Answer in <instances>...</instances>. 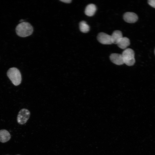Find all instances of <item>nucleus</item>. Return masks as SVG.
Masks as SVG:
<instances>
[{
  "label": "nucleus",
  "instance_id": "nucleus-1",
  "mask_svg": "<svg viewBox=\"0 0 155 155\" xmlns=\"http://www.w3.org/2000/svg\"><path fill=\"white\" fill-rule=\"evenodd\" d=\"M33 30L31 25L26 22H21L17 25L16 28L17 35L23 37L30 35L33 32Z\"/></svg>",
  "mask_w": 155,
  "mask_h": 155
},
{
  "label": "nucleus",
  "instance_id": "nucleus-2",
  "mask_svg": "<svg viewBox=\"0 0 155 155\" xmlns=\"http://www.w3.org/2000/svg\"><path fill=\"white\" fill-rule=\"evenodd\" d=\"M7 75L13 84L17 86L20 84L22 77L19 70L15 67L9 68L7 71Z\"/></svg>",
  "mask_w": 155,
  "mask_h": 155
},
{
  "label": "nucleus",
  "instance_id": "nucleus-3",
  "mask_svg": "<svg viewBox=\"0 0 155 155\" xmlns=\"http://www.w3.org/2000/svg\"><path fill=\"white\" fill-rule=\"evenodd\" d=\"M122 55L124 63L129 66L133 65L135 62V53L133 50L127 48L123 51Z\"/></svg>",
  "mask_w": 155,
  "mask_h": 155
},
{
  "label": "nucleus",
  "instance_id": "nucleus-4",
  "mask_svg": "<svg viewBox=\"0 0 155 155\" xmlns=\"http://www.w3.org/2000/svg\"><path fill=\"white\" fill-rule=\"evenodd\" d=\"M30 116L29 111L26 108H22L19 111L17 117L18 123L20 125H23L28 121Z\"/></svg>",
  "mask_w": 155,
  "mask_h": 155
},
{
  "label": "nucleus",
  "instance_id": "nucleus-5",
  "mask_svg": "<svg viewBox=\"0 0 155 155\" xmlns=\"http://www.w3.org/2000/svg\"><path fill=\"white\" fill-rule=\"evenodd\" d=\"M98 41L104 44H110L113 43L111 36L104 32L100 33L97 36Z\"/></svg>",
  "mask_w": 155,
  "mask_h": 155
},
{
  "label": "nucleus",
  "instance_id": "nucleus-6",
  "mask_svg": "<svg viewBox=\"0 0 155 155\" xmlns=\"http://www.w3.org/2000/svg\"><path fill=\"white\" fill-rule=\"evenodd\" d=\"M125 21L129 23H134L136 22L138 19L137 15L132 12H127L123 15Z\"/></svg>",
  "mask_w": 155,
  "mask_h": 155
},
{
  "label": "nucleus",
  "instance_id": "nucleus-7",
  "mask_svg": "<svg viewBox=\"0 0 155 155\" xmlns=\"http://www.w3.org/2000/svg\"><path fill=\"white\" fill-rule=\"evenodd\" d=\"M111 61L114 63L120 65L124 63L122 54L113 53L111 54L110 56Z\"/></svg>",
  "mask_w": 155,
  "mask_h": 155
},
{
  "label": "nucleus",
  "instance_id": "nucleus-8",
  "mask_svg": "<svg viewBox=\"0 0 155 155\" xmlns=\"http://www.w3.org/2000/svg\"><path fill=\"white\" fill-rule=\"evenodd\" d=\"M11 137V135L9 132L5 129L0 130V142L5 143L9 141Z\"/></svg>",
  "mask_w": 155,
  "mask_h": 155
},
{
  "label": "nucleus",
  "instance_id": "nucleus-9",
  "mask_svg": "<svg viewBox=\"0 0 155 155\" xmlns=\"http://www.w3.org/2000/svg\"><path fill=\"white\" fill-rule=\"evenodd\" d=\"M111 36L113 43L116 44L123 37L121 32L119 30L115 31Z\"/></svg>",
  "mask_w": 155,
  "mask_h": 155
},
{
  "label": "nucleus",
  "instance_id": "nucleus-10",
  "mask_svg": "<svg viewBox=\"0 0 155 155\" xmlns=\"http://www.w3.org/2000/svg\"><path fill=\"white\" fill-rule=\"evenodd\" d=\"M96 10V5L93 4H90L86 7L85 13L87 16H91L94 15Z\"/></svg>",
  "mask_w": 155,
  "mask_h": 155
},
{
  "label": "nucleus",
  "instance_id": "nucleus-11",
  "mask_svg": "<svg viewBox=\"0 0 155 155\" xmlns=\"http://www.w3.org/2000/svg\"><path fill=\"white\" fill-rule=\"evenodd\" d=\"M117 44L121 49H125L130 45V40L127 37H123Z\"/></svg>",
  "mask_w": 155,
  "mask_h": 155
},
{
  "label": "nucleus",
  "instance_id": "nucleus-12",
  "mask_svg": "<svg viewBox=\"0 0 155 155\" xmlns=\"http://www.w3.org/2000/svg\"><path fill=\"white\" fill-rule=\"evenodd\" d=\"M80 29L81 32L87 33L90 30V27L86 22L84 21L81 22L79 24Z\"/></svg>",
  "mask_w": 155,
  "mask_h": 155
},
{
  "label": "nucleus",
  "instance_id": "nucleus-13",
  "mask_svg": "<svg viewBox=\"0 0 155 155\" xmlns=\"http://www.w3.org/2000/svg\"><path fill=\"white\" fill-rule=\"evenodd\" d=\"M148 3L150 6L155 8V0H149Z\"/></svg>",
  "mask_w": 155,
  "mask_h": 155
},
{
  "label": "nucleus",
  "instance_id": "nucleus-14",
  "mask_svg": "<svg viewBox=\"0 0 155 155\" xmlns=\"http://www.w3.org/2000/svg\"><path fill=\"white\" fill-rule=\"evenodd\" d=\"M60 1L66 3H70L71 1V0H61Z\"/></svg>",
  "mask_w": 155,
  "mask_h": 155
},
{
  "label": "nucleus",
  "instance_id": "nucleus-15",
  "mask_svg": "<svg viewBox=\"0 0 155 155\" xmlns=\"http://www.w3.org/2000/svg\"><path fill=\"white\" fill-rule=\"evenodd\" d=\"M154 53H155V49L154 50Z\"/></svg>",
  "mask_w": 155,
  "mask_h": 155
},
{
  "label": "nucleus",
  "instance_id": "nucleus-16",
  "mask_svg": "<svg viewBox=\"0 0 155 155\" xmlns=\"http://www.w3.org/2000/svg\"><path fill=\"white\" fill-rule=\"evenodd\" d=\"M19 155V154H17V155Z\"/></svg>",
  "mask_w": 155,
  "mask_h": 155
}]
</instances>
